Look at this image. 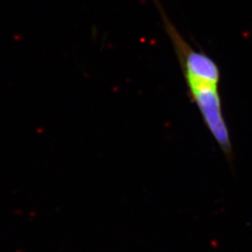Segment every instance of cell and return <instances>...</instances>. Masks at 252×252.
Segmentation results:
<instances>
[]
</instances>
